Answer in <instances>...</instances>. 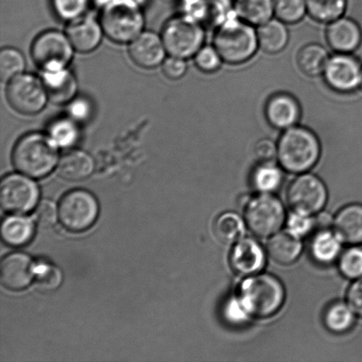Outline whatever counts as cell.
<instances>
[{
	"label": "cell",
	"instance_id": "cell-46",
	"mask_svg": "<svg viewBox=\"0 0 362 362\" xmlns=\"http://www.w3.org/2000/svg\"><path fill=\"white\" fill-rule=\"evenodd\" d=\"M346 303L358 317H362V278L354 280L346 293Z\"/></svg>",
	"mask_w": 362,
	"mask_h": 362
},
{
	"label": "cell",
	"instance_id": "cell-8",
	"mask_svg": "<svg viewBox=\"0 0 362 362\" xmlns=\"http://www.w3.org/2000/svg\"><path fill=\"white\" fill-rule=\"evenodd\" d=\"M6 98L20 115L33 116L45 108L48 101L44 81L31 74H21L8 81Z\"/></svg>",
	"mask_w": 362,
	"mask_h": 362
},
{
	"label": "cell",
	"instance_id": "cell-7",
	"mask_svg": "<svg viewBox=\"0 0 362 362\" xmlns=\"http://www.w3.org/2000/svg\"><path fill=\"white\" fill-rule=\"evenodd\" d=\"M162 39L170 55L189 59L204 46V27L191 17L181 14L165 23Z\"/></svg>",
	"mask_w": 362,
	"mask_h": 362
},
{
	"label": "cell",
	"instance_id": "cell-9",
	"mask_svg": "<svg viewBox=\"0 0 362 362\" xmlns=\"http://www.w3.org/2000/svg\"><path fill=\"white\" fill-rule=\"evenodd\" d=\"M74 46L67 35L57 30L42 32L31 46V56L42 72L66 69L74 57Z\"/></svg>",
	"mask_w": 362,
	"mask_h": 362
},
{
	"label": "cell",
	"instance_id": "cell-29",
	"mask_svg": "<svg viewBox=\"0 0 362 362\" xmlns=\"http://www.w3.org/2000/svg\"><path fill=\"white\" fill-rule=\"evenodd\" d=\"M322 320L328 331L335 334H344L353 329L356 314L349 303L334 301L326 308Z\"/></svg>",
	"mask_w": 362,
	"mask_h": 362
},
{
	"label": "cell",
	"instance_id": "cell-47",
	"mask_svg": "<svg viewBox=\"0 0 362 362\" xmlns=\"http://www.w3.org/2000/svg\"><path fill=\"white\" fill-rule=\"evenodd\" d=\"M315 219V223L317 226L321 229H328V227L333 223V218L328 213H320Z\"/></svg>",
	"mask_w": 362,
	"mask_h": 362
},
{
	"label": "cell",
	"instance_id": "cell-31",
	"mask_svg": "<svg viewBox=\"0 0 362 362\" xmlns=\"http://www.w3.org/2000/svg\"><path fill=\"white\" fill-rule=\"evenodd\" d=\"M246 222L234 212H225L218 216L213 226L216 239L223 244H234L243 238Z\"/></svg>",
	"mask_w": 362,
	"mask_h": 362
},
{
	"label": "cell",
	"instance_id": "cell-1",
	"mask_svg": "<svg viewBox=\"0 0 362 362\" xmlns=\"http://www.w3.org/2000/svg\"><path fill=\"white\" fill-rule=\"evenodd\" d=\"M321 153L320 141L308 127L297 125L284 130L278 141L279 164L294 175L310 172L317 164Z\"/></svg>",
	"mask_w": 362,
	"mask_h": 362
},
{
	"label": "cell",
	"instance_id": "cell-13",
	"mask_svg": "<svg viewBox=\"0 0 362 362\" xmlns=\"http://www.w3.org/2000/svg\"><path fill=\"white\" fill-rule=\"evenodd\" d=\"M38 197L37 184L23 175L6 176L0 185V204L12 214L30 212L37 204Z\"/></svg>",
	"mask_w": 362,
	"mask_h": 362
},
{
	"label": "cell",
	"instance_id": "cell-4",
	"mask_svg": "<svg viewBox=\"0 0 362 362\" xmlns=\"http://www.w3.org/2000/svg\"><path fill=\"white\" fill-rule=\"evenodd\" d=\"M213 45L223 62L240 65L253 58L259 49L257 28L233 12L216 28Z\"/></svg>",
	"mask_w": 362,
	"mask_h": 362
},
{
	"label": "cell",
	"instance_id": "cell-6",
	"mask_svg": "<svg viewBox=\"0 0 362 362\" xmlns=\"http://www.w3.org/2000/svg\"><path fill=\"white\" fill-rule=\"evenodd\" d=\"M244 219L254 235L269 238L279 233L286 223V209L274 194L259 193L247 202Z\"/></svg>",
	"mask_w": 362,
	"mask_h": 362
},
{
	"label": "cell",
	"instance_id": "cell-16",
	"mask_svg": "<svg viewBox=\"0 0 362 362\" xmlns=\"http://www.w3.org/2000/svg\"><path fill=\"white\" fill-rule=\"evenodd\" d=\"M129 56L134 63L144 69H152L165 62L166 48L163 39L153 32L141 33L131 42Z\"/></svg>",
	"mask_w": 362,
	"mask_h": 362
},
{
	"label": "cell",
	"instance_id": "cell-24",
	"mask_svg": "<svg viewBox=\"0 0 362 362\" xmlns=\"http://www.w3.org/2000/svg\"><path fill=\"white\" fill-rule=\"evenodd\" d=\"M95 161L90 154L81 150L66 152L58 164V173L63 179L80 181L88 178L95 170Z\"/></svg>",
	"mask_w": 362,
	"mask_h": 362
},
{
	"label": "cell",
	"instance_id": "cell-36",
	"mask_svg": "<svg viewBox=\"0 0 362 362\" xmlns=\"http://www.w3.org/2000/svg\"><path fill=\"white\" fill-rule=\"evenodd\" d=\"M339 268L346 279L356 280L362 278V247L352 245L342 252L339 258Z\"/></svg>",
	"mask_w": 362,
	"mask_h": 362
},
{
	"label": "cell",
	"instance_id": "cell-33",
	"mask_svg": "<svg viewBox=\"0 0 362 362\" xmlns=\"http://www.w3.org/2000/svg\"><path fill=\"white\" fill-rule=\"evenodd\" d=\"M77 122L70 117H62L49 124L48 134L59 148H71L80 139Z\"/></svg>",
	"mask_w": 362,
	"mask_h": 362
},
{
	"label": "cell",
	"instance_id": "cell-37",
	"mask_svg": "<svg viewBox=\"0 0 362 362\" xmlns=\"http://www.w3.org/2000/svg\"><path fill=\"white\" fill-rule=\"evenodd\" d=\"M90 2L91 0H52V6L59 19L71 23L83 17Z\"/></svg>",
	"mask_w": 362,
	"mask_h": 362
},
{
	"label": "cell",
	"instance_id": "cell-48",
	"mask_svg": "<svg viewBox=\"0 0 362 362\" xmlns=\"http://www.w3.org/2000/svg\"><path fill=\"white\" fill-rule=\"evenodd\" d=\"M163 1H173V0H163Z\"/></svg>",
	"mask_w": 362,
	"mask_h": 362
},
{
	"label": "cell",
	"instance_id": "cell-50",
	"mask_svg": "<svg viewBox=\"0 0 362 362\" xmlns=\"http://www.w3.org/2000/svg\"><path fill=\"white\" fill-rule=\"evenodd\" d=\"M136 1H139V0H136Z\"/></svg>",
	"mask_w": 362,
	"mask_h": 362
},
{
	"label": "cell",
	"instance_id": "cell-49",
	"mask_svg": "<svg viewBox=\"0 0 362 362\" xmlns=\"http://www.w3.org/2000/svg\"><path fill=\"white\" fill-rule=\"evenodd\" d=\"M361 90H362V83H361Z\"/></svg>",
	"mask_w": 362,
	"mask_h": 362
},
{
	"label": "cell",
	"instance_id": "cell-40",
	"mask_svg": "<svg viewBox=\"0 0 362 362\" xmlns=\"http://www.w3.org/2000/svg\"><path fill=\"white\" fill-rule=\"evenodd\" d=\"M286 222L287 232L300 240L310 235L312 230L317 227L313 216L296 211L291 213Z\"/></svg>",
	"mask_w": 362,
	"mask_h": 362
},
{
	"label": "cell",
	"instance_id": "cell-27",
	"mask_svg": "<svg viewBox=\"0 0 362 362\" xmlns=\"http://www.w3.org/2000/svg\"><path fill=\"white\" fill-rule=\"evenodd\" d=\"M329 59L327 49L317 42L304 45L298 52L297 65L301 73L308 77L322 76Z\"/></svg>",
	"mask_w": 362,
	"mask_h": 362
},
{
	"label": "cell",
	"instance_id": "cell-35",
	"mask_svg": "<svg viewBox=\"0 0 362 362\" xmlns=\"http://www.w3.org/2000/svg\"><path fill=\"white\" fill-rule=\"evenodd\" d=\"M274 16L286 24H296L307 13V0H273Z\"/></svg>",
	"mask_w": 362,
	"mask_h": 362
},
{
	"label": "cell",
	"instance_id": "cell-2",
	"mask_svg": "<svg viewBox=\"0 0 362 362\" xmlns=\"http://www.w3.org/2000/svg\"><path fill=\"white\" fill-rule=\"evenodd\" d=\"M237 296L252 318L264 319L281 310L286 300V289L276 276L257 273L243 280Z\"/></svg>",
	"mask_w": 362,
	"mask_h": 362
},
{
	"label": "cell",
	"instance_id": "cell-23",
	"mask_svg": "<svg viewBox=\"0 0 362 362\" xmlns=\"http://www.w3.org/2000/svg\"><path fill=\"white\" fill-rule=\"evenodd\" d=\"M303 252V243L299 238L290 233L279 232L269 237L267 243L269 257L276 264L290 265L298 260Z\"/></svg>",
	"mask_w": 362,
	"mask_h": 362
},
{
	"label": "cell",
	"instance_id": "cell-11",
	"mask_svg": "<svg viewBox=\"0 0 362 362\" xmlns=\"http://www.w3.org/2000/svg\"><path fill=\"white\" fill-rule=\"evenodd\" d=\"M286 197L293 211L313 216L321 212L326 205L328 190L318 176L305 173L292 181Z\"/></svg>",
	"mask_w": 362,
	"mask_h": 362
},
{
	"label": "cell",
	"instance_id": "cell-41",
	"mask_svg": "<svg viewBox=\"0 0 362 362\" xmlns=\"http://www.w3.org/2000/svg\"><path fill=\"white\" fill-rule=\"evenodd\" d=\"M37 284L42 290L53 291L58 289L62 282V273L55 266H44L37 273Z\"/></svg>",
	"mask_w": 362,
	"mask_h": 362
},
{
	"label": "cell",
	"instance_id": "cell-28",
	"mask_svg": "<svg viewBox=\"0 0 362 362\" xmlns=\"http://www.w3.org/2000/svg\"><path fill=\"white\" fill-rule=\"evenodd\" d=\"M284 170L272 162H260L251 175L254 189L260 194H273L281 187L284 182Z\"/></svg>",
	"mask_w": 362,
	"mask_h": 362
},
{
	"label": "cell",
	"instance_id": "cell-5",
	"mask_svg": "<svg viewBox=\"0 0 362 362\" xmlns=\"http://www.w3.org/2000/svg\"><path fill=\"white\" fill-rule=\"evenodd\" d=\"M100 23L106 37L117 44H127L143 33L145 21L136 0H105Z\"/></svg>",
	"mask_w": 362,
	"mask_h": 362
},
{
	"label": "cell",
	"instance_id": "cell-19",
	"mask_svg": "<svg viewBox=\"0 0 362 362\" xmlns=\"http://www.w3.org/2000/svg\"><path fill=\"white\" fill-rule=\"evenodd\" d=\"M104 33L101 23L90 17L71 21L66 30L74 49L81 53L95 51L100 45Z\"/></svg>",
	"mask_w": 362,
	"mask_h": 362
},
{
	"label": "cell",
	"instance_id": "cell-15",
	"mask_svg": "<svg viewBox=\"0 0 362 362\" xmlns=\"http://www.w3.org/2000/svg\"><path fill=\"white\" fill-rule=\"evenodd\" d=\"M265 117L269 125L279 130L297 126L301 117L299 101L288 93H276L265 105Z\"/></svg>",
	"mask_w": 362,
	"mask_h": 362
},
{
	"label": "cell",
	"instance_id": "cell-14",
	"mask_svg": "<svg viewBox=\"0 0 362 362\" xmlns=\"http://www.w3.org/2000/svg\"><path fill=\"white\" fill-rule=\"evenodd\" d=\"M230 264L234 272L243 276L260 273L266 264V252L253 238H241L233 244Z\"/></svg>",
	"mask_w": 362,
	"mask_h": 362
},
{
	"label": "cell",
	"instance_id": "cell-43",
	"mask_svg": "<svg viewBox=\"0 0 362 362\" xmlns=\"http://www.w3.org/2000/svg\"><path fill=\"white\" fill-rule=\"evenodd\" d=\"M254 153L259 162H272L278 155V143L269 138H262L255 144Z\"/></svg>",
	"mask_w": 362,
	"mask_h": 362
},
{
	"label": "cell",
	"instance_id": "cell-34",
	"mask_svg": "<svg viewBox=\"0 0 362 362\" xmlns=\"http://www.w3.org/2000/svg\"><path fill=\"white\" fill-rule=\"evenodd\" d=\"M26 60L19 49L6 47L0 52V77L3 81H10L23 74Z\"/></svg>",
	"mask_w": 362,
	"mask_h": 362
},
{
	"label": "cell",
	"instance_id": "cell-21",
	"mask_svg": "<svg viewBox=\"0 0 362 362\" xmlns=\"http://www.w3.org/2000/svg\"><path fill=\"white\" fill-rule=\"evenodd\" d=\"M46 91L55 104H69L76 97L78 83L76 76L69 69L44 72L42 76Z\"/></svg>",
	"mask_w": 362,
	"mask_h": 362
},
{
	"label": "cell",
	"instance_id": "cell-38",
	"mask_svg": "<svg viewBox=\"0 0 362 362\" xmlns=\"http://www.w3.org/2000/svg\"><path fill=\"white\" fill-rule=\"evenodd\" d=\"M222 317L226 324L236 327L247 325L252 318L237 296H230L225 301L222 307Z\"/></svg>",
	"mask_w": 362,
	"mask_h": 362
},
{
	"label": "cell",
	"instance_id": "cell-30",
	"mask_svg": "<svg viewBox=\"0 0 362 362\" xmlns=\"http://www.w3.org/2000/svg\"><path fill=\"white\" fill-rule=\"evenodd\" d=\"M35 226L33 221L24 216H8L2 223V239L13 247H21L28 244L33 238Z\"/></svg>",
	"mask_w": 362,
	"mask_h": 362
},
{
	"label": "cell",
	"instance_id": "cell-3",
	"mask_svg": "<svg viewBox=\"0 0 362 362\" xmlns=\"http://www.w3.org/2000/svg\"><path fill=\"white\" fill-rule=\"evenodd\" d=\"M59 148L49 134L38 132L25 134L13 148L14 168L31 178H44L58 166Z\"/></svg>",
	"mask_w": 362,
	"mask_h": 362
},
{
	"label": "cell",
	"instance_id": "cell-17",
	"mask_svg": "<svg viewBox=\"0 0 362 362\" xmlns=\"http://www.w3.org/2000/svg\"><path fill=\"white\" fill-rule=\"evenodd\" d=\"M34 276V264L31 258L23 253H12L3 259L0 267V279L4 286L13 291L26 288Z\"/></svg>",
	"mask_w": 362,
	"mask_h": 362
},
{
	"label": "cell",
	"instance_id": "cell-45",
	"mask_svg": "<svg viewBox=\"0 0 362 362\" xmlns=\"http://www.w3.org/2000/svg\"><path fill=\"white\" fill-rule=\"evenodd\" d=\"M186 59L171 56L163 63V73L170 80H180L187 74Z\"/></svg>",
	"mask_w": 362,
	"mask_h": 362
},
{
	"label": "cell",
	"instance_id": "cell-20",
	"mask_svg": "<svg viewBox=\"0 0 362 362\" xmlns=\"http://www.w3.org/2000/svg\"><path fill=\"white\" fill-rule=\"evenodd\" d=\"M332 227L342 243L362 244V204H349L340 209L333 218Z\"/></svg>",
	"mask_w": 362,
	"mask_h": 362
},
{
	"label": "cell",
	"instance_id": "cell-22",
	"mask_svg": "<svg viewBox=\"0 0 362 362\" xmlns=\"http://www.w3.org/2000/svg\"><path fill=\"white\" fill-rule=\"evenodd\" d=\"M257 33L259 49L268 54H278L288 45V28L278 18H272L257 27Z\"/></svg>",
	"mask_w": 362,
	"mask_h": 362
},
{
	"label": "cell",
	"instance_id": "cell-42",
	"mask_svg": "<svg viewBox=\"0 0 362 362\" xmlns=\"http://www.w3.org/2000/svg\"><path fill=\"white\" fill-rule=\"evenodd\" d=\"M67 112L70 118L78 123L86 122L91 118L93 113V106L90 99L84 97H76L69 102Z\"/></svg>",
	"mask_w": 362,
	"mask_h": 362
},
{
	"label": "cell",
	"instance_id": "cell-18",
	"mask_svg": "<svg viewBox=\"0 0 362 362\" xmlns=\"http://www.w3.org/2000/svg\"><path fill=\"white\" fill-rule=\"evenodd\" d=\"M326 40L329 47L337 53H353L361 44V28L351 18L340 17L329 23Z\"/></svg>",
	"mask_w": 362,
	"mask_h": 362
},
{
	"label": "cell",
	"instance_id": "cell-25",
	"mask_svg": "<svg viewBox=\"0 0 362 362\" xmlns=\"http://www.w3.org/2000/svg\"><path fill=\"white\" fill-rule=\"evenodd\" d=\"M342 241L333 230L320 229L315 234L310 243L312 258L317 264L329 265L341 255Z\"/></svg>",
	"mask_w": 362,
	"mask_h": 362
},
{
	"label": "cell",
	"instance_id": "cell-39",
	"mask_svg": "<svg viewBox=\"0 0 362 362\" xmlns=\"http://www.w3.org/2000/svg\"><path fill=\"white\" fill-rule=\"evenodd\" d=\"M194 64L205 74H213L221 69L223 60L214 45H204L194 55Z\"/></svg>",
	"mask_w": 362,
	"mask_h": 362
},
{
	"label": "cell",
	"instance_id": "cell-10",
	"mask_svg": "<svg viewBox=\"0 0 362 362\" xmlns=\"http://www.w3.org/2000/svg\"><path fill=\"white\" fill-rule=\"evenodd\" d=\"M98 212L97 199L86 190L70 191L59 202L60 222L71 232H83L90 228L97 220Z\"/></svg>",
	"mask_w": 362,
	"mask_h": 362
},
{
	"label": "cell",
	"instance_id": "cell-32",
	"mask_svg": "<svg viewBox=\"0 0 362 362\" xmlns=\"http://www.w3.org/2000/svg\"><path fill=\"white\" fill-rule=\"evenodd\" d=\"M347 0H307V13L320 23H331L344 16Z\"/></svg>",
	"mask_w": 362,
	"mask_h": 362
},
{
	"label": "cell",
	"instance_id": "cell-26",
	"mask_svg": "<svg viewBox=\"0 0 362 362\" xmlns=\"http://www.w3.org/2000/svg\"><path fill=\"white\" fill-rule=\"evenodd\" d=\"M233 10L240 20L258 27L272 19L274 2L273 0H233Z\"/></svg>",
	"mask_w": 362,
	"mask_h": 362
},
{
	"label": "cell",
	"instance_id": "cell-12",
	"mask_svg": "<svg viewBox=\"0 0 362 362\" xmlns=\"http://www.w3.org/2000/svg\"><path fill=\"white\" fill-rule=\"evenodd\" d=\"M325 83L340 94L359 90L362 83V65L352 53H335L329 56L322 74Z\"/></svg>",
	"mask_w": 362,
	"mask_h": 362
},
{
	"label": "cell",
	"instance_id": "cell-44",
	"mask_svg": "<svg viewBox=\"0 0 362 362\" xmlns=\"http://www.w3.org/2000/svg\"><path fill=\"white\" fill-rule=\"evenodd\" d=\"M35 216L39 226L49 227L54 225L57 220L55 204L51 201H42L35 209Z\"/></svg>",
	"mask_w": 362,
	"mask_h": 362
}]
</instances>
